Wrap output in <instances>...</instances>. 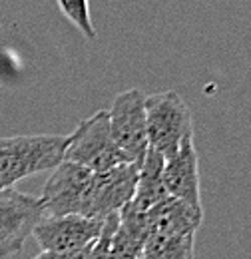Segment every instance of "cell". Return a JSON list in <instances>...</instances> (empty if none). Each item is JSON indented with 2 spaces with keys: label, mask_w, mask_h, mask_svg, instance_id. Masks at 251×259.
I'll return each mask as SVG.
<instances>
[{
  "label": "cell",
  "mask_w": 251,
  "mask_h": 259,
  "mask_svg": "<svg viewBox=\"0 0 251 259\" xmlns=\"http://www.w3.org/2000/svg\"><path fill=\"white\" fill-rule=\"evenodd\" d=\"M203 222V211L189 207L188 203L165 197L146 211V235H186L195 233Z\"/></svg>",
  "instance_id": "30bf717a"
},
{
  "label": "cell",
  "mask_w": 251,
  "mask_h": 259,
  "mask_svg": "<svg viewBox=\"0 0 251 259\" xmlns=\"http://www.w3.org/2000/svg\"><path fill=\"white\" fill-rule=\"evenodd\" d=\"M163 162L165 158L159 152H156L154 148H148L144 160L138 167L136 192H134V199L130 201L138 211H148L168 197L163 188Z\"/></svg>",
  "instance_id": "8fae6325"
},
{
  "label": "cell",
  "mask_w": 251,
  "mask_h": 259,
  "mask_svg": "<svg viewBox=\"0 0 251 259\" xmlns=\"http://www.w3.org/2000/svg\"><path fill=\"white\" fill-rule=\"evenodd\" d=\"M163 188L170 197H176L189 207L203 211L199 188V158L193 138L186 140L180 150L163 162Z\"/></svg>",
  "instance_id": "9c48e42d"
},
{
  "label": "cell",
  "mask_w": 251,
  "mask_h": 259,
  "mask_svg": "<svg viewBox=\"0 0 251 259\" xmlns=\"http://www.w3.org/2000/svg\"><path fill=\"white\" fill-rule=\"evenodd\" d=\"M146 132L148 144L165 160L180 146L193 138V120L188 104L174 90L146 96Z\"/></svg>",
  "instance_id": "7a4b0ae2"
},
{
  "label": "cell",
  "mask_w": 251,
  "mask_h": 259,
  "mask_svg": "<svg viewBox=\"0 0 251 259\" xmlns=\"http://www.w3.org/2000/svg\"><path fill=\"white\" fill-rule=\"evenodd\" d=\"M94 171L72 162H60L48 182L42 188V203L46 215H70L86 213L88 194L92 186Z\"/></svg>",
  "instance_id": "8992f818"
},
{
  "label": "cell",
  "mask_w": 251,
  "mask_h": 259,
  "mask_svg": "<svg viewBox=\"0 0 251 259\" xmlns=\"http://www.w3.org/2000/svg\"><path fill=\"white\" fill-rule=\"evenodd\" d=\"M138 163H118L106 171H98L92 178L88 203H86V218L106 220L108 215L120 213L136 192L138 182Z\"/></svg>",
  "instance_id": "52a82bcc"
},
{
  "label": "cell",
  "mask_w": 251,
  "mask_h": 259,
  "mask_svg": "<svg viewBox=\"0 0 251 259\" xmlns=\"http://www.w3.org/2000/svg\"><path fill=\"white\" fill-rule=\"evenodd\" d=\"M62 14L82 32L84 38L96 40V28L90 16V2L88 0H56Z\"/></svg>",
  "instance_id": "4fadbf2b"
},
{
  "label": "cell",
  "mask_w": 251,
  "mask_h": 259,
  "mask_svg": "<svg viewBox=\"0 0 251 259\" xmlns=\"http://www.w3.org/2000/svg\"><path fill=\"white\" fill-rule=\"evenodd\" d=\"M70 136L34 134L0 138V190L14 188L24 178L54 169L64 162Z\"/></svg>",
  "instance_id": "6da1fadb"
},
{
  "label": "cell",
  "mask_w": 251,
  "mask_h": 259,
  "mask_svg": "<svg viewBox=\"0 0 251 259\" xmlns=\"http://www.w3.org/2000/svg\"><path fill=\"white\" fill-rule=\"evenodd\" d=\"M102 220L86 215H44L32 229L42 251H80L92 247L102 231Z\"/></svg>",
  "instance_id": "ba28073f"
},
{
  "label": "cell",
  "mask_w": 251,
  "mask_h": 259,
  "mask_svg": "<svg viewBox=\"0 0 251 259\" xmlns=\"http://www.w3.org/2000/svg\"><path fill=\"white\" fill-rule=\"evenodd\" d=\"M195 233L146 235L140 259H193Z\"/></svg>",
  "instance_id": "7c38bea8"
},
{
  "label": "cell",
  "mask_w": 251,
  "mask_h": 259,
  "mask_svg": "<svg viewBox=\"0 0 251 259\" xmlns=\"http://www.w3.org/2000/svg\"><path fill=\"white\" fill-rule=\"evenodd\" d=\"M64 160L78 163L94 174L128 162L112 138L108 110H98L94 116L78 124L74 134H70Z\"/></svg>",
  "instance_id": "3957f363"
},
{
  "label": "cell",
  "mask_w": 251,
  "mask_h": 259,
  "mask_svg": "<svg viewBox=\"0 0 251 259\" xmlns=\"http://www.w3.org/2000/svg\"><path fill=\"white\" fill-rule=\"evenodd\" d=\"M44 215L40 197L18 192L16 188L0 190V257L18 253Z\"/></svg>",
  "instance_id": "5b68a950"
},
{
  "label": "cell",
  "mask_w": 251,
  "mask_h": 259,
  "mask_svg": "<svg viewBox=\"0 0 251 259\" xmlns=\"http://www.w3.org/2000/svg\"><path fill=\"white\" fill-rule=\"evenodd\" d=\"M110 132L118 150L132 163H142L150 144L146 132V94L132 88L120 92L108 110Z\"/></svg>",
  "instance_id": "277c9868"
}]
</instances>
